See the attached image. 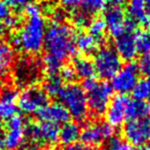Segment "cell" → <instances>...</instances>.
I'll list each match as a JSON object with an SVG mask.
<instances>
[{"label": "cell", "instance_id": "obj_24", "mask_svg": "<svg viewBox=\"0 0 150 150\" xmlns=\"http://www.w3.org/2000/svg\"><path fill=\"white\" fill-rule=\"evenodd\" d=\"M43 91L47 96L58 97L63 88V80L60 75H48L43 82Z\"/></svg>", "mask_w": 150, "mask_h": 150}, {"label": "cell", "instance_id": "obj_40", "mask_svg": "<svg viewBox=\"0 0 150 150\" xmlns=\"http://www.w3.org/2000/svg\"><path fill=\"white\" fill-rule=\"evenodd\" d=\"M118 150H134V149L132 148V146L129 145V143H127V142L123 141V143L121 144V146L119 147Z\"/></svg>", "mask_w": 150, "mask_h": 150}, {"label": "cell", "instance_id": "obj_13", "mask_svg": "<svg viewBox=\"0 0 150 150\" xmlns=\"http://www.w3.org/2000/svg\"><path fill=\"white\" fill-rule=\"evenodd\" d=\"M139 70L136 64L129 62L122 66L111 78V88L119 95H125L134 90L139 81Z\"/></svg>", "mask_w": 150, "mask_h": 150}, {"label": "cell", "instance_id": "obj_8", "mask_svg": "<svg viewBox=\"0 0 150 150\" xmlns=\"http://www.w3.org/2000/svg\"><path fill=\"white\" fill-rule=\"evenodd\" d=\"M136 33H137L136 24L131 20H127L125 32L115 38L114 50H116L121 60L127 61L129 63L133 61L138 54Z\"/></svg>", "mask_w": 150, "mask_h": 150}, {"label": "cell", "instance_id": "obj_37", "mask_svg": "<svg viewBox=\"0 0 150 150\" xmlns=\"http://www.w3.org/2000/svg\"><path fill=\"white\" fill-rule=\"evenodd\" d=\"M66 150H96L95 148L83 144L82 142H75L71 145L67 146Z\"/></svg>", "mask_w": 150, "mask_h": 150}, {"label": "cell", "instance_id": "obj_27", "mask_svg": "<svg viewBox=\"0 0 150 150\" xmlns=\"http://www.w3.org/2000/svg\"><path fill=\"white\" fill-rule=\"evenodd\" d=\"M81 11L90 17L99 13L106 6V0H81Z\"/></svg>", "mask_w": 150, "mask_h": 150}, {"label": "cell", "instance_id": "obj_46", "mask_svg": "<svg viewBox=\"0 0 150 150\" xmlns=\"http://www.w3.org/2000/svg\"><path fill=\"white\" fill-rule=\"evenodd\" d=\"M1 92H2V91H1V81H0V94H1Z\"/></svg>", "mask_w": 150, "mask_h": 150}, {"label": "cell", "instance_id": "obj_32", "mask_svg": "<svg viewBox=\"0 0 150 150\" xmlns=\"http://www.w3.org/2000/svg\"><path fill=\"white\" fill-rule=\"evenodd\" d=\"M59 3L63 9L68 11H75L80 6L81 0H59Z\"/></svg>", "mask_w": 150, "mask_h": 150}, {"label": "cell", "instance_id": "obj_2", "mask_svg": "<svg viewBox=\"0 0 150 150\" xmlns=\"http://www.w3.org/2000/svg\"><path fill=\"white\" fill-rule=\"evenodd\" d=\"M75 31L65 23H52L46 28L43 47L45 56L52 57L63 64L75 52Z\"/></svg>", "mask_w": 150, "mask_h": 150}, {"label": "cell", "instance_id": "obj_41", "mask_svg": "<svg viewBox=\"0 0 150 150\" xmlns=\"http://www.w3.org/2000/svg\"><path fill=\"white\" fill-rule=\"evenodd\" d=\"M145 5H146V11H147L148 19L150 21V0H145Z\"/></svg>", "mask_w": 150, "mask_h": 150}, {"label": "cell", "instance_id": "obj_34", "mask_svg": "<svg viewBox=\"0 0 150 150\" xmlns=\"http://www.w3.org/2000/svg\"><path fill=\"white\" fill-rule=\"evenodd\" d=\"M20 22L21 20L19 19L18 16H15V15H9L6 19L3 21V25L6 29H16L20 26Z\"/></svg>", "mask_w": 150, "mask_h": 150}, {"label": "cell", "instance_id": "obj_1", "mask_svg": "<svg viewBox=\"0 0 150 150\" xmlns=\"http://www.w3.org/2000/svg\"><path fill=\"white\" fill-rule=\"evenodd\" d=\"M26 20L13 39V45L27 54H36L43 48L46 23L38 4L31 2L25 7Z\"/></svg>", "mask_w": 150, "mask_h": 150}, {"label": "cell", "instance_id": "obj_36", "mask_svg": "<svg viewBox=\"0 0 150 150\" xmlns=\"http://www.w3.org/2000/svg\"><path fill=\"white\" fill-rule=\"evenodd\" d=\"M11 13V7L4 1H0V22L4 21Z\"/></svg>", "mask_w": 150, "mask_h": 150}, {"label": "cell", "instance_id": "obj_16", "mask_svg": "<svg viewBox=\"0 0 150 150\" xmlns=\"http://www.w3.org/2000/svg\"><path fill=\"white\" fill-rule=\"evenodd\" d=\"M40 121L60 125L69 121L70 115L61 103H47L35 113Z\"/></svg>", "mask_w": 150, "mask_h": 150}, {"label": "cell", "instance_id": "obj_12", "mask_svg": "<svg viewBox=\"0 0 150 150\" xmlns=\"http://www.w3.org/2000/svg\"><path fill=\"white\" fill-rule=\"evenodd\" d=\"M122 136L129 145L143 146L150 140V117L129 119L123 127Z\"/></svg>", "mask_w": 150, "mask_h": 150}, {"label": "cell", "instance_id": "obj_26", "mask_svg": "<svg viewBox=\"0 0 150 150\" xmlns=\"http://www.w3.org/2000/svg\"><path fill=\"white\" fill-rule=\"evenodd\" d=\"M88 34L95 37L99 42L104 38L105 32H106V24H105L103 18H95V19L91 20L90 24L88 26Z\"/></svg>", "mask_w": 150, "mask_h": 150}, {"label": "cell", "instance_id": "obj_38", "mask_svg": "<svg viewBox=\"0 0 150 150\" xmlns=\"http://www.w3.org/2000/svg\"><path fill=\"white\" fill-rule=\"evenodd\" d=\"M66 18L64 11H52V23H63Z\"/></svg>", "mask_w": 150, "mask_h": 150}, {"label": "cell", "instance_id": "obj_45", "mask_svg": "<svg viewBox=\"0 0 150 150\" xmlns=\"http://www.w3.org/2000/svg\"><path fill=\"white\" fill-rule=\"evenodd\" d=\"M45 150H60V149H58V148H54V147H50V148H47V149H45Z\"/></svg>", "mask_w": 150, "mask_h": 150}, {"label": "cell", "instance_id": "obj_15", "mask_svg": "<svg viewBox=\"0 0 150 150\" xmlns=\"http://www.w3.org/2000/svg\"><path fill=\"white\" fill-rule=\"evenodd\" d=\"M103 20L106 24L107 31L112 37L116 38L125 32V13L122 7L119 6H108L104 11Z\"/></svg>", "mask_w": 150, "mask_h": 150}, {"label": "cell", "instance_id": "obj_43", "mask_svg": "<svg viewBox=\"0 0 150 150\" xmlns=\"http://www.w3.org/2000/svg\"><path fill=\"white\" fill-rule=\"evenodd\" d=\"M3 135V123L2 121L0 120V137Z\"/></svg>", "mask_w": 150, "mask_h": 150}, {"label": "cell", "instance_id": "obj_10", "mask_svg": "<svg viewBox=\"0 0 150 150\" xmlns=\"http://www.w3.org/2000/svg\"><path fill=\"white\" fill-rule=\"evenodd\" d=\"M47 103L48 96L43 88L35 84L24 88L18 98V107L25 114L36 113Z\"/></svg>", "mask_w": 150, "mask_h": 150}, {"label": "cell", "instance_id": "obj_44", "mask_svg": "<svg viewBox=\"0 0 150 150\" xmlns=\"http://www.w3.org/2000/svg\"><path fill=\"white\" fill-rule=\"evenodd\" d=\"M134 150H149V148L144 147V146H139V147H137L136 149H134Z\"/></svg>", "mask_w": 150, "mask_h": 150}, {"label": "cell", "instance_id": "obj_5", "mask_svg": "<svg viewBox=\"0 0 150 150\" xmlns=\"http://www.w3.org/2000/svg\"><path fill=\"white\" fill-rule=\"evenodd\" d=\"M59 127L54 123L40 121L26 125V137L29 149L38 150L41 146H52L59 141Z\"/></svg>", "mask_w": 150, "mask_h": 150}, {"label": "cell", "instance_id": "obj_31", "mask_svg": "<svg viewBox=\"0 0 150 150\" xmlns=\"http://www.w3.org/2000/svg\"><path fill=\"white\" fill-rule=\"evenodd\" d=\"M137 67L139 72H141L145 77H150V56L145 54L142 57Z\"/></svg>", "mask_w": 150, "mask_h": 150}, {"label": "cell", "instance_id": "obj_17", "mask_svg": "<svg viewBox=\"0 0 150 150\" xmlns=\"http://www.w3.org/2000/svg\"><path fill=\"white\" fill-rule=\"evenodd\" d=\"M18 94L17 90L11 86L3 90L0 94V120H9L17 115L18 112Z\"/></svg>", "mask_w": 150, "mask_h": 150}, {"label": "cell", "instance_id": "obj_22", "mask_svg": "<svg viewBox=\"0 0 150 150\" xmlns=\"http://www.w3.org/2000/svg\"><path fill=\"white\" fill-rule=\"evenodd\" d=\"M150 117V104L147 101L131 100L127 108V119H142Z\"/></svg>", "mask_w": 150, "mask_h": 150}, {"label": "cell", "instance_id": "obj_39", "mask_svg": "<svg viewBox=\"0 0 150 150\" xmlns=\"http://www.w3.org/2000/svg\"><path fill=\"white\" fill-rule=\"evenodd\" d=\"M127 1V0H109L110 5H112V6H119V7H121L123 4H125Z\"/></svg>", "mask_w": 150, "mask_h": 150}, {"label": "cell", "instance_id": "obj_14", "mask_svg": "<svg viewBox=\"0 0 150 150\" xmlns=\"http://www.w3.org/2000/svg\"><path fill=\"white\" fill-rule=\"evenodd\" d=\"M131 99L125 95H116L112 97L108 105L105 116L106 122L111 127H117L123 125L127 119V108H129Z\"/></svg>", "mask_w": 150, "mask_h": 150}, {"label": "cell", "instance_id": "obj_25", "mask_svg": "<svg viewBox=\"0 0 150 150\" xmlns=\"http://www.w3.org/2000/svg\"><path fill=\"white\" fill-rule=\"evenodd\" d=\"M132 93L136 100H148V103L150 104V77H145L139 80Z\"/></svg>", "mask_w": 150, "mask_h": 150}, {"label": "cell", "instance_id": "obj_23", "mask_svg": "<svg viewBox=\"0 0 150 150\" xmlns=\"http://www.w3.org/2000/svg\"><path fill=\"white\" fill-rule=\"evenodd\" d=\"M99 41L88 33H79L75 37V47L82 54H91L97 50Z\"/></svg>", "mask_w": 150, "mask_h": 150}, {"label": "cell", "instance_id": "obj_4", "mask_svg": "<svg viewBox=\"0 0 150 150\" xmlns=\"http://www.w3.org/2000/svg\"><path fill=\"white\" fill-rule=\"evenodd\" d=\"M58 98L74 120L82 121L86 118L88 113V103L86 93L81 86L74 82L68 83L63 86Z\"/></svg>", "mask_w": 150, "mask_h": 150}, {"label": "cell", "instance_id": "obj_35", "mask_svg": "<svg viewBox=\"0 0 150 150\" xmlns=\"http://www.w3.org/2000/svg\"><path fill=\"white\" fill-rule=\"evenodd\" d=\"M9 7H13L15 9L25 8L28 4L32 2V0H5L4 1Z\"/></svg>", "mask_w": 150, "mask_h": 150}, {"label": "cell", "instance_id": "obj_9", "mask_svg": "<svg viewBox=\"0 0 150 150\" xmlns=\"http://www.w3.org/2000/svg\"><path fill=\"white\" fill-rule=\"evenodd\" d=\"M42 64L39 61L31 57H25L16 64L15 80L21 86H33L40 78Z\"/></svg>", "mask_w": 150, "mask_h": 150}, {"label": "cell", "instance_id": "obj_33", "mask_svg": "<svg viewBox=\"0 0 150 150\" xmlns=\"http://www.w3.org/2000/svg\"><path fill=\"white\" fill-rule=\"evenodd\" d=\"M122 143H123V141L121 140V138L114 135L113 137H111L110 139H108L106 141L105 150H118Z\"/></svg>", "mask_w": 150, "mask_h": 150}, {"label": "cell", "instance_id": "obj_6", "mask_svg": "<svg viewBox=\"0 0 150 150\" xmlns=\"http://www.w3.org/2000/svg\"><path fill=\"white\" fill-rule=\"evenodd\" d=\"M93 63L96 73L103 79L112 78L122 67V60L116 50L109 45L102 46L96 50Z\"/></svg>", "mask_w": 150, "mask_h": 150}, {"label": "cell", "instance_id": "obj_19", "mask_svg": "<svg viewBox=\"0 0 150 150\" xmlns=\"http://www.w3.org/2000/svg\"><path fill=\"white\" fill-rule=\"evenodd\" d=\"M16 62V52L13 45L0 40V76H4L11 70Z\"/></svg>", "mask_w": 150, "mask_h": 150}, {"label": "cell", "instance_id": "obj_48", "mask_svg": "<svg viewBox=\"0 0 150 150\" xmlns=\"http://www.w3.org/2000/svg\"><path fill=\"white\" fill-rule=\"evenodd\" d=\"M149 56H150V54H149Z\"/></svg>", "mask_w": 150, "mask_h": 150}, {"label": "cell", "instance_id": "obj_30", "mask_svg": "<svg viewBox=\"0 0 150 150\" xmlns=\"http://www.w3.org/2000/svg\"><path fill=\"white\" fill-rule=\"evenodd\" d=\"M60 77L62 78L63 81H67L69 83L73 82V80L76 78V74H75L73 67L70 66V65L63 66L60 70Z\"/></svg>", "mask_w": 150, "mask_h": 150}, {"label": "cell", "instance_id": "obj_3", "mask_svg": "<svg viewBox=\"0 0 150 150\" xmlns=\"http://www.w3.org/2000/svg\"><path fill=\"white\" fill-rule=\"evenodd\" d=\"M82 88L86 93L88 111L95 117L104 114L112 99L113 90L110 84L93 77L84 80Z\"/></svg>", "mask_w": 150, "mask_h": 150}, {"label": "cell", "instance_id": "obj_47", "mask_svg": "<svg viewBox=\"0 0 150 150\" xmlns=\"http://www.w3.org/2000/svg\"><path fill=\"white\" fill-rule=\"evenodd\" d=\"M148 142H149V145H148V148H149V150H150V140H149Z\"/></svg>", "mask_w": 150, "mask_h": 150}, {"label": "cell", "instance_id": "obj_28", "mask_svg": "<svg viewBox=\"0 0 150 150\" xmlns=\"http://www.w3.org/2000/svg\"><path fill=\"white\" fill-rule=\"evenodd\" d=\"M138 52L146 54L150 52V32L144 30H137L136 33Z\"/></svg>", "mask_w": 150, "mask_h": 150}, {"label": "cell", "instance_id": "obj_42", "mask_svg": "<svg viewBox=\"0 0 150 150\" xmlns=\"http://www.w3.org/2000/svg\"><path fill=\"white\" fill-rule=\"evenodd\" d=\"M5 30H6V28L4 27L2 22H0V37L5 33Z\"/></svg>", "mask_w": 150, "mask_h": 150}, {"label": "cell", "instance_id": "obj_18", "mask_svg": "<svg viewBox=\"0 0 150 150\" xmlns=\"http://www.w3.org/2000/svg\"><path fill=\"white\" fill-rule=\"evenodd\" d=\"M127 13L132 22L137 25L148 26L150 21L148 19L146 11L145 0H127Z\"/></svg>", "mask_w": 150, "mask_h": 150}, {"label": "cell", "instance_id": "obj_20", "mask_svg": "<svg viewBox=\"0 0 150 150\" xmlns=\"http://www.w3.org/2000/svg\"><path fill=\"white\" fill-rule=\"evenodd\" d=\"M80 132L81 129L77 122L67 121L63 123L61 129H59V142L65 146L71 145L79 139Z\"/></svg>", "mask_w": 150, "mask_h": 150}, {"label": "cell", "instance_id": "obj_29", "mask_svg": "<svg viewBox=\"0 0 150 150\" xmlns=\"http://www.w3.org/2000/svg\"><path fill=\"white\" fill-rule=\"evenodd\" d=\"M72 22L76 27H88L91 22V17L82 11H75L72 15Z\"/></svg>", "mask_w": 150, "mask_h": 150}, {"label": "cell", "instance_id": "obj_21", "mask_svg": "<svg viewBox=\"0 0 150 150\" xmlns=\"http://www.w3.org/2000/svg\"><path fill=\"white\" fill-rule=\"evenodd\" d=\"M72 67L75 71L76 77L82 78L84 80L93 78L96 73L93 61H91L86 57H78V58L74 59Z\"/></svg>", "mask_w": 150, "mask_h": 150}, {"label": "cell", "instance_id": "obj_7", "mask_svg": "<svg viewBox=\"0 0 150 150\" xmlns=\"http://www.w3.org/2000/svg\"><path fill=\"white\" fill-rule=\"evenodd\" d=\"M26 120L17 114L7 120L6 131L0 137V150H17L26 138Z\"/></svg>", "mask_w": 150, "mask_h": 150}, {"label": "cell", "instance_id": "obj_11", "mask_svg": "<svg viewBox=\"0 0 150 150\" xmlns=\"http://www.w3.org/2000/svg\"><path fill=\"white\" fill-rule=\"evenodd\" d=\"M115 129L109 123L103 121L88 123L80 132L79 139L83 144L95 148L113 137Z\"/></svg>", "mask_w": 150, "mask_h": 150}]
</instances>
